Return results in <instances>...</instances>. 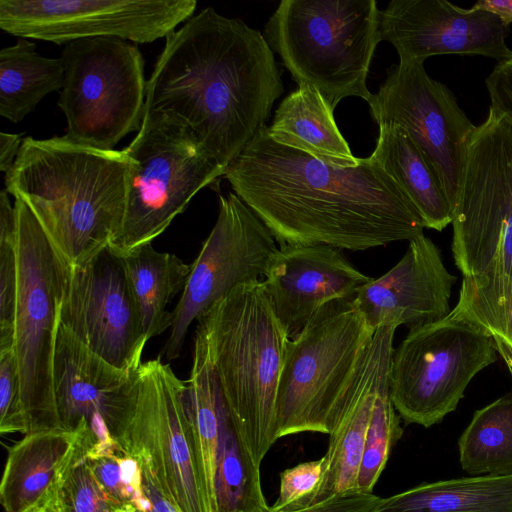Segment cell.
Masks as SVG:
<instances>
[{
    "label": "cell",
    "instance_id": "e0dca14e",
    "mask_svg": "<svg viewBox=\"0 0 512 512\" xmlns=\"http://www.w3.org/2000/svg\"><path fill=\"white\" fill-rule=\"evenodd\" d=\"M380 32L400 61L475 54L502 62L512 56L506 43L509 25L476 5L462 8L446 0H392L380 11Z\"/></svg>",
    "mask_w": 512,
    "mask_h": 512
},
{
    "label": "cell",
    "instance_id": "74e56055",
    "mask_svg": "<svg viewBox=\"0 0 512 512\" xmlns=\"http://www.w3.org/2000/svg\"><path fill=\"white\" fill-rule=\"evenodd\" d=\"M381 500L373 493L352 491L285 512H375Z\"/></svg>",
    "mask_w": 512,
    "mask_h": 512
},
{
    "label": "cell",
    "instance_id": "60d3db41",
    "mask_svg": "<svg viewBox=\"0 0 512 512\" xmlns=\"http://www.w3.org/2000/svg\"><path fill=\"white\" fill-rule=\"evenodd\" d=\"M475 5L497 14L507 25L512 23V0H479Z\"/></svg>",
    "mask_w": 512,
    "mask_h": 512
},
{
    "label": "cell",
    "instance_id": "d6986e66",
    "mask_svg": "<svg viewBox=\"0 0 512 512\" xmlns=\"http://www.w3.org/2000/svg\"><path fill=\"white\" fill-rule=\"evenodd\" d=\"M455 281L438 247L421 234L409 240L396 265L359 289L353 303L374 330L400 325L411 328L449 314Z\"/></svg>",
    "mask_w": 512,
    "mask_h": 512
},
{
    "label": "cell",
    "instance_id": "2e32d148",
    "mask_svg": "<svg viewBox=\"0 0 512 512\" xmlns=\"http://www.w3.org/2000/svg\"><path fill=\"white\" fill-rule=\"evenodd\" d=\"M61 326L111 365L136 371L148 342L122 257L110 246L70 266Z\"/></svg>",
    "mask_w": 512,
    "mask_h": 512
},
{
    "label": "cell",
    "instance_id": "b9f144b4",
    "mask_svg": "<svg viewBox=\"0 0 512 512\" xmlns=\"http://www.w3.org/2000/svg\"><path fill=\"white\" fill-rule=\"evenodd\" d=\"M33 512H69L60 492Z\"/></svg>",
    "mask_w": 512,
    "mask_h": 512
},
{
    "label": "cell",
    "instance_id": "5b68a950",
    "mask_svg": "<svg viewBox=\"0 0 512 512\" xmlns=\"http://www.w3.org/2000/svg\"><path fill=\"white\" fill-rule=\"evenodd\" d=\"M264 32L298 86L314 87L332 110L349 96L370 100L367 76L382 41L375 0H283Z\"/></svg>",
    "mask_w": 512,
    "mask_h": 512
},
{
    "label": "cell",
    "instance_id": "7402d4cb",
    "mask_svg": "<svg viewBox=\"0 0 512 512\" xmlns=\"http://www.w3.org/2000/svg\"><path fill=\"white\" fill-rule=\"evenodd\" d=\"M89 427L33 431L9 447L0 484L5 512H33L59 493L94 445Z\"/></svg>",
    "mask_w": 512,
    "mask_h": 512
},
{
    "label": "cell",
    "instance_id": "5bb4252c",
    "mask_svg": "<svg viewBox=\"0 0 512 512\" xmlns=\"http://www.w3.org/2000/svg\"><path fill=\"white\" fill-rule=\"evenodd\" d=\"M377 124L403 127L437 173L454 210L477 128L423 61H399L368 101Z\"/></svg>",
    "mask_w": 512,
    "mask_h": 512
},
{
    "label": "cell",
    "instance_id": "7a4b0ae2",
    "mask_svg": "<svg viewBox=\"0 0 512 512\" xmlns=\"http://www.w3.org/2000/svg\"><path fill=\"white\" fill-rule=\"evenodd\" d=\"M165 39L147 80L144 113L181 120L227 169L283 93L273 51L259 31L212 7Z\"/></svg>",
    "mask_w": 512,
    "mask_h": 512
},
{
    "label": "cell",
    "instance_id": "d6a6232c",
    "mask_svg": "<svg viewBox=\"0 0 512 512\" xmlns=\"http://www.w3.org/2000/svg\"><path fill=\"white\" fill-rule=\"evenodd\" d=\"M323 457L297 464L280 473L279 495L271 512L301 508L316 492L323 474Z\"/></svg>",
    "mask_w": 512,
    "mask_h": 512
},
{
    "label": "cell",
    "instance_id": "52a82bcc",
    "mask_svg": "<svg viewBox=\"0 0 512 512\" xmlns=\"http://www.w3.org/2000/svg\"><path fill=\"white\" fill-rule=\"evenodd\" d=\"M13 205L18 269L13 350L29 433L58 429L53 367L68 264L28 206L20 199Z\"/></svg>",
    "mask_w": 512,
    "mask_h": 512
},
{
    "label": "cell",
    "instance_id": "3957f363",
    "mask_svg": "<svg viewBox=\"0 0 512 512\" xmlns=\"http://www.w3.org/2000/svg\"><path fill=\"white\" fill-rule=\"evenodd\" d=\"M130 161L64 136L25 137L5 174V189L22 200L70 266L110 246L125 213Z\"/></svg>",
    "mask_w": 512,
    "mask_h": 512
},
{
    "label": "cell",
    "instance_id": "9a60e30c",
    "mask_svg": "<svg viewBox=\"0 0 512 512\" xmlns=\"http://www.w3.org/2000/svg\"><path fill=\"white\" fill-rule=\"evenodd\" d=\"M196 6L195 0H0V28L58 45L99 37L145 44L166 38Z\"/></svg>",
    "mask_w": 512,
    "mask_h": 512
},
{
    "label": "cell",
    "instance_id": "4fadbf2b",
    "mask_svg": "<svg viewBox=\"0 0 512 512\" xmlns=\"http://www.w3.org/2000/svg\"><path fill=\"white\" fill-rule=\"evenodd\" d=\"M264 223L235 194L219 196L215 225L202 244L182 294L172 310L163 352L167 360L182 352L191 324L235 287L258 281L277 251Z\"/></svg>",
    "mask_w": 512,
    "mask_h": 512
},
{
    "label": "cell",
    "instance_id": "ba28073f",
    "mask_svg": "<svg viewBox=\"0 0 512 512\" xmlns=\"http://www.w3.org/2000/svg\"><path fill=\"white\" fill-rule=\"evenodd\" d=\"M374 331L353 300L339 299L289 339L276 398L278 439L331 433L337 404Z\"/></svg>",
    "mask_w": 512,
    "mask_h": 512
},
{
    "label": "cell",
    "instance_id": "d4e9b609",
    "mask_svg": "<svg viewBox=\"0 0 512 512\" xmlns=\"http://www.w3.org/2000/svg\"><path fill=\"white\" fill-rule=\"evenodd\" d=\"M375 512H512V476L424 483L382 498Z\"/></svg>",
    "mask_w": 512,
    "mask_h": 512
},
{
    "label": "cell",
    "instance_id": "83f0119b",
    "mask_svg": "<svg viewBox=\"0 0 512 512\" xmlns=\"http://www.w3.org/2000/svg\"><path fill=\"white\" fill-rule=\"evenodd\" d=\"M218 416L214 512H271L262 490L260 466L242 443L219 385Z\"/></svg>",
    "mask_w": 512,
    "mask_h": 512
},
{
    "label": "cell",
    "instance_id": "836d02e7",
    "mask_svg": "<svg viewBox=\"0 0 512 512\" xmlns=\"http://www.w3.org/2000/svg\"><path fill=\"white\" fill-rule=\"evenodd\" d=\"M0 432L27 434L18 365L13 348L0 350Z\"/></svg>",
    "mask_w": 512,
    "mask_h": 512
},
{
    "label": "cell",
    "instance_id": "9c48e42d",
    "mask_svg": "<svg viewBox=\"0 0 512 512\" xmlns=\"http://www.w3.org/2000/svg\"><path fill=\"white\" fill-rule=\"evenodd\" d=\"M119 452L138 461L180 512H211L202 490L186 381L159 358L142 363L127 406L110 426Z\"/></svg>",
    "mask_w": 512,
    "mask_h": 512
},
{
    "label": "cell",
    "instance_id": "ac0fdd59",
    "mask_svg": "<svg viewBox=\"0 0 512 512\" xmlns=\"http://www.w3.org/2000/svg\"><path fill=\"white\" fill-rule=\"evenodd\" d=\"M342 253L327 245L279 246L264 273L263 285L289 339L334 300H354L371 281Z\"/></svg>",
    "mask_w": 512,
    "mask_h": 512
},
{
    "label": "cell",
    "instance_id": "6da1fadb",
    "mask_svg": "<svg viewBox=\"0 0 512 512\" xmlns=\"http://www.w3.org/2000/svg\"><path fill=\"white\" fill-rule=\"evenodd\" d=\"M279 246L363 251L423 234V221L370 156L327 164L274 141L265 125L223 176Z\"/></svg>",
    "mask_w": 512,
    "mask_h": 512
},
{
    "label": "cell",
    "instance_id": "8992f818",
    "mask_svg": "<svg viewBox=\"0 0 512 512\" xmlns=\"http://www.w3.org/2000/svg\"><path fill=\"white\" fill-rule=\"evenodd\" d=\"M123 150L130 161L125 213L110 245L120 255L152 243L197 192L226 171L187 125L160 112L144 113L139 131Z\"/></svg>",
    "mask_w": 512,
    "mask_h": 512
},
{
    "label": "cell",
    "instance_id": "7bdbcfd3",
    "mask_svg": "<svg viewBox=\"0 0 512 512\" xmlns=\"http://www.w3.org/2000/svg\"><path fill=\"white\" fill-rule=\"evenodd\" d=\"M113 512H123L119 507H115V509L113 510Z\"/></svg>",
    "mask_w": 512,
    "mask_h": 512
},
{
    "label": "cell",
    "instance_id": "f546056e",
    "mask_svg": "<svg viewBox=\"0 0 512 512\" xmlns=\"http://www.w3.org/2000/svg\"><path fill=\"white\" fill-rule=\"evenodd\" d=\"M454 308L492 338L512 376V283L499 275L463 277Z\"/></svg>",
    "mask_w": 512,
    "mask_h": 512
},
{
    "label": "cell",
    "instance_id": "7c38bea8",
    "mask_svg": "<svg viewBox=\"0 0 512 512\" xmlns=\"http://www.w3.org/2000/svg\"><path fill=\"white\" fill-rule=\"evenodd\" d=\"M452 226L463 277L499 275L512 283V124L490 109L468 148Z\"/></svg>",
    "mask_w": 512,
    "mask_h": 512
},
{
    "label": "cell",
    "instance_id": "30bf717a",
    "mask_svg": "<svg viewBox=\"0 0 512 512\" xmlns=\"http://www.w3.org/2000/svg\"><path fill=\"white\" fill-rule=\"evenodd\" d=\"M492 338L453 308L409 328L394 348L389 393L406 424L431 427L453 412L472 378L497 360Z\"/></svg>",
    "mask_w": 512,
    "mask_h": 512
},
{
    "label": "cell",
    "instance_id": "cb8c5ba5",
    "mask_svg": "<svg viewBox=\"0 0 512 512\" xmlns=\"http://www.w3.org/2000/svg\"><path fill=\"white\" fill-rule=\"evenodd\" d=\"M333 111L314 87L302 84L280 103L267 133L274 141L327 164L356 166L360 158L352 154Z\"/></svg>",
    "mask_w": 512,
    "mask_h": 512
},
{
    "label": "cell",
    "instance_id": "277c9868",
    "mask_svg": "<svg viewBox=\"0 0 512 512\" xmlns=\"http://www.w3.org/2000/svg\"><path fill=\"white\" fill-rule=\"evenodd\" d=\"M197 322L237 433L261 466L278 440L276 398L289 338L261 280L235 287Z\"/></svg>",
    "mask_w": 512,
    "mask_h": 512
},
{
    "label": "cell",
    "instance_id": "44dd1931",
    "mask_svg": "<svg viewBox=\"0 0 512 512\" xmlns=\"http://www.w3.org/2000/svg\"><path fill=\"white\" fill-rule=\"evenodd\" d=\"M137 371L111 365L60 326L53 367L58 429L90 427L97 415L110 428L132 397Z\"/></svg>",
    "mask_w": 512,
    "mask_h": 512
},
{
    "label": "cell",
    "instance_id": "ffe728a7",
    "mask_svg": "<svg viewBox=\"0 0 512 512\" xmlns=\"http://www.w3.org/2000/svg\"><path fill=\"white\" fill-rule=\"evenodd\" d=\"M396 329V326L377 328L363 350L337 404L328 448L322 456L321 482L305 506L357 491L365 438L378 389L389 377Z\"/></svg>",
    "mask_w": 512,
    "mask_h": 512
},
{
    "label": "cell",
    "instance_id": "1f68e13d",
    "mask_svg": "<svg viewBox=\"0 0 512 512\" xmlns=\"http://www.w3.org/2000/svg\"><path fill=\"white\" fill-rule=\"evenodd\" d=\"M9 193L0 192V350L13 348L14 312L18 287L15 246L16 215Z\"/></svg>",
    "mask_w": 512,
    "mask_h": 512
},
{
    "label": "cell",
    "instance_id": "f1b7e54d",
    "mask_svg": "<svg viewBox=\"0 0 512 512\" xmlns=\"http://www.w3.org/2000/svg\"><path fill=\"white\" fill-rule=\"evenodd\" d=\"M458 448L471 476H512V394L475 411Z\"/></svg>",
    "mask_w": 512,
    "mask_h": 512
},
{
    "label": "cell",
    "instance_id": "ab89813d",
    "mask_svg": "<svg viewBox=\"0 0 512 512\" xmlns=\"http://www.w3.org/2000/svg\"><path fill=\"white\" fill-rule=\"evenodd\" d=\"M22 140L19 134L0 133V170L5 174L14 165Z\"/></svg>",
    "mask_w": 512,
    "mask_h": 512
},
{
    "label": "cell",
    "instance_id": "4dcf8cb0",
    "mask_svg": "<svg viewBox=\"0 0 512 512\" xmlns=\"http://www.w3.org/2000/svg\"><path fill=\"white\" fill-rule=\"evenodd\" d=\"M400 419L390 397L388 377L381 383L374 402L357 477V491L373 493L393 446L402 437Z\"/></svg>",
    "mask_w": 512,
    "mask_h": 512
},
{
    "label": "cell",
    "instance_id": "d590c367",
    "mask_svg": "<svg viewBox=\"0 0 512 512\" xmlns=\"http://www.w3.org/2000/svg\"><path fill=\"white\" fill-rule=\"evenodd\" d=\"M120 452L99 456H84L95 479L116 506L131 502L132 494L122 480L119 465Z\"/></svg>",
    "mask_w": 512,
    "mask_h": 512
},
{
    "label": "cell",
    "instance_id": "4316f807",
    "mask_svg": "<svg viewBox=\"0 0 512 512\" xmlns=\"http://www.w3.org/2000/svg\"><path fill=\"white\" fill-rule=\"evenodd\" d=\"M64 64L36 51L35 43L20 38L0 51V115L19 123L48 94L61 90Z\"/></svg>",
    "mask_w": 512,
    "mask_h": 512
},
{
    "label": "cell",
    "instance_id": "8d00e7d4",
    "mask_svg": "<svg viewBox=\"0 0 512 512\" xmlns=\"http://www.w3.org/2000/svg\"><path fill=\"white\" fill-rule=\"evenodd\" d=\"M490 110L512 124V56L498 62L486 79Z\"/></svg>",
    "mask_w": 512,
    "mask_h": 512
},
{
    "label": "cell",
    "instance_id": "8fae6325",
    "mask_svg": "<svg viewBox=\"0 0 512 512\" xmlns=\"http://www.w3.org/2000/svg\"><path fill=\"white\" fill-rule=\"evenodd\" d=\"M61 59L65 74L57 105L67 120V138L113 150L139 131L147 80L136 45L117 38L79 39L64 45Z\"/></svg>",
    "mask_w": 512,
    "mask_h": 512
},
{
    "label": "cell",
    "instance_id": "484cf974",
    "mask_svg": "<svg viewBox=\"0 0 512 512\" xmlns=\"http://www.w3.org/2000/svg\"><path fill=\"white\" fill-rule=\"evenodd\" d=\"M120 256L149 341L170 329L172 311L166 307L183 291L190 265L174 254L158 252L152 243Z\"/></svg>",
    "mask_w": 512,
    "mask_h": 512
},
{
    "label": "cell",
    "instance_id": "e575fe53",
    "mask_svg": "<svg viewBox=\"0 0 512 512\" xmlns=\"http://www.w3.org/2000/svg\"><path fill=\"white\" fill-rule=\"evenodd\" d=\"M60 494L69 512H113L116 507L95 479L84 457L71 470Z\"/></svg>",
    "mask_w": 512,
    "mask_h": 512
},
{
    "label": "cell",
    "instance_id": "f35d334b",
    "mask_svg": "<svg viewBox=\"0 0 512 512\" xmlns=\"http://www.w3.org/2000/svg\"><path fill=\"white\" fill-rule=\"evenodd\" d=\"M141 495L119 508L123 512H180L178 508L165 497L152 475L142 469Z\"/></svg>",
    "mask_w": 512,
    "mask_h": 512
},
{
    "label": "cell",
    "instance_id": "603a6c76",
    "mask_svg": "<svg viewBox=\"0 0 512 512\" xmlns=\"http://www.w3.org/2000/svg\"><path fill=\"white\" fill-rule=\"evenodd\" d=\"M370 157L395 181L419 213L424 227L442 231L453 220V209L442 183L406 130L379 124Z\"/></svg>",
    "mask_w": 512,
    "mask_h": 512
}]
</instances>
